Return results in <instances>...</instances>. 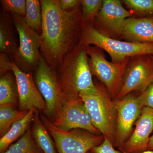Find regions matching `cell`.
I'll list each match as a JSON object with an SVG mask.
<instances>
[{
  "instance_id": "cell-4",
  "label": "cell",
  "mask_w": 153,
  "mask_h": 153,
  "mask_svg": "<svg viewBox=\"0 0 153 153\" xmlns=\"http://www.w3.org/2000/svg\"><path fill=\"white\" fill-rule=\"evenodd\" d=\"M95 90L81 94L94 126L114 146L117 110L114 100L103 85L95 83Z\"/></svg>"
},
{
  "instance_id": "cell-18",
  "label": "cell",
  "mask_w": 153,
  "mask_h": 153,
  "mask_svg": "<svg viewBox=\"0 0 153 153\" xmlns=\"http://www.w3.org/2000/svg\"><path fill=\"white\" fill-rule=\"evenodd\" d=\"M19 100L16 77L8 72L0 78V106L15 107Z\"/></svg>"
},
{
  "instance_id": "cell-20",
  "label": "cell",
  "mask_w": 153,
  "mask_h": 153,
  "mask_svg": "<svg viewBox=\"0 0 153 153\" xmlns=\"http://www.w3.org/2000/svg\"><path fill=\"white\" fill-rule=\"evenodd\" d=\"M29 111L18 110L15 107L0 106V136H4L15 123L25 117Z\"/></svg>"
},
{
  "instance_id": "cell-16",
  "label": "cell",
  "mask_w": 153,
  "mask_h": 153,
  "mask_svg": "<svg viewBox=\"0 0 153 153\" xmlns=\"http://www.w3.org/2000/svg\"><path fill=\"white\" fill-rule=\"evenodd\" d=\"M37 110L33 108L28 111L25 117L12 125L10 128L0 139V153H3L11 146L12 143L20 138L25 133L30 124L33 122L35 112Z\"/></svg>"
},
{
  "instance_id": "cell-33",
  "label": "cell",
  "mask_w": 153,
  "mask_h": 153,
  "mask_svg": "<svg viewBox=\"0 0 153 153\" xmlns=\"http://www.w3.org/2000/svg\"><path fill=\"white\" fill-rule=\"evenodd\" d=\"M152 60H153V57H152Z\"/></svg>"
},
{
  "instance_id": "cell-26",
  "label": "cell",
  "mask_w": 153,
  "mask_h": 153,
  "mask_svg": "<svg viewBox=\"0 0 153 153\" xmlns=\"http://www.w3.org/2000/svg\"><path fill=\"white\" fill-rule=\"evenodd\" d=\"M137 99L143 108H153V81Z\"/></svg>"
},
{
  "instance_id": "cell-6",
  "label": "cell",
  "mask_w": 153,
  "mask_h": 153,
  "mask_svg": "<svg viewBox=\"0 0 153 153\" xmlns=\"http://www.w3.org/2000/svg\"><path fill=\"white\" fill-rule=\"evenodd\" d=\"M34 79L46 102L44 114L52 122L67 100L61 89L57 71L49 66L42 55Z\"/></svg>"
},
{
  "instance_id": "cell-21",
  "label": "cell",
  "mask_w": 153,
  "mask_h": 153,
  "mask_svg": "<svg viewBox=\"0 0 153 153\" xmlns=\"http://www.w3.org/2000/svg\"><path fill=\"white\" fill-rule=\"evenodd\" d=\"M24 18L27 25L38 34L41 33L42 9L40 1L27 0L26 13Z\"/></svg>"
},
{
  "instance_id": "cell-3",
  "label": "cell",
  "mask_w": 153,
  "mask_h": 153,
  "mask_svg": "<svg viewBox=\"0 0 153 153\" xmlns=\"http://www.w3.org/2000/svg\"><path fill=\"white\" fill-rule=\"evenodd\" d=\"M79 43L86 47L94 45L103 49L114 63L137 55H153V43H132L110 38L100 33L93 25L85 24L82 19Z\"/></svg>"
},
{
  "instance_id": "cell-10",
  "label": "cell",
  "mask_w": 153,
  "mask_h": 153,
  "mask_svg": "<svg viewBox=\"0 0 153 153\" xmlns=\"http://www.w3.org/2000/svg\"><path fill=\"white\" fill-rule=\"evenodd\" d=\"M52 123L58 128L66 131L79 129L101 134L94 125L81 99L67 100Z\"/></svg>"
},
{
  "instance_id": "cell-32",
  "label": "cell",
  "mask_w": 153,
  "mask_h": 153,
  "mask_svg": "<svg viewBox=\"0 0 153 153\" xmlns=\"http://www.w3.org/2000/svg\"><path fill=\"white\" fill-rule=\"evenodd\" d=\"M87 153H90V151H89V152H88Z\"/></svg>"
},
{
  "instance_id": "cell-24",
  "label": "cell",
  "mask_w": 153,
  "mask_h": 153,
  "mask_svg": "<svg viewBox=\"0 0 153 153\" xmlns=\"http://www.w3.org/2000/svg\"><path fill=\"white\" fill-rule=\"evenodd\" d=\"M122 1L137 15L153 14V0H123Z\"/></svg>"
},
{
  "instance_id": "cell-22",
  "label": "cell",
  "mask_w": 153,
  "mask_h": 153,
  "mask_svg": "<svg viewBox=\"0 0 153 153\" xmlns=\"http://www.w3.org/2000/svg\"><path fill=\"white\" fill-rule=\"evenodd\" d=\"M3 153H44L36 144L30 128L19 139Z\"/></svg>"
},
{
  "instance_id": "cell-7",
  "label": "cell",
  "mask_w": 153,
  "mask_h": 153,
  "mask_svg": "<svg viewBox=\"0 0 153 153\" xmlns=\"http://www.w3.org/2000/svg\"><path fill=\"white\" fill-rule=\"evenodd\" d=\"M86 52L90 57L88 62L92 75L103 83L111 98L115 99L121 88L124 74L130 57L122 62L114 63L107 60L101 49L96 46L86 47Z\"/></svg>"
},
{
  "instance_id": "cell-29",
  "label": "cell",
  "mask_w": 153,
  "mask_h": 153,
  "mask_svg": "<svg viewBox=\"0 0 153 153\" xmlns=\"http://www.w3.org/2000/svg\"><path fill=\"white\" fill-rule=\"evenodd\" d=\"M11 62L7 54L0 53V74L2 76L9 71H12Z\"/></svg>"
},
{
  "instance_id": "cell-8",
  "label": "cell",
  "mask_w": 153,
  "mask_h": 153,
  "mask_svg": "<svg viewBox=\"0 0 153 153\" xmlns=\"http://www.w3.org/2000/svg\"><path fill=\"white\" fill-rule=\"evenodd\" d=\"M11 15L19 37V48L12 59L22 71L33 72L36 70L41 55L40 35L27 25L24 18L13 13Z\"/></svg>"
},
{
  "instance_id": "cell-25",
  "label": "cell",
  "mask_w": 153,
  "mask_h": 153,
  "mask_svg": "<svg viewBox=\"0 0 153 153\" xmlns=\"http://www.w3.org/2000/svg\"><path fill=\"white\" fill-rule=\"evenodd\" d=\"M27 0H1L4 13H15L22 18L25 16Z\"/></svg>"
},
{
  "instance_id": "cell-27",
  "label": "cell",
  "mask_w": 153,
  "mask_h": 153,
  "mask_svg": "<svg viewBox=\"0 0 153 153\" xmlns=\"http://www.w3.org/2000/svg\"><path fill=\"white\" fill-rule=\"evenodd\" d=\"M109 140L105 138L101 144L91 149L90 153H123L116 150Z\"/></svg>"
},
{
  "instance_id": "cell-15",
  "label": "cell",
  "mask_w": 153,
  "mask_h": 153,
  "mask_svg": "<svg viewBox=\"0 0 153 153\" xmlns=\"http://www.w3.org/2000/svg\"><path fill=\"white\" fill-rule=\"evenodd\" d=\"M121 37L127 42L153 43V16L126 19L122 29Z\"/></svg>"
},
{
  "instance_id": "cell-17",
  "label": "cell",
  "mask_w": 153,
  "mask_h": 153,
  "mask_svg": "<svg viewBox=\"0 0 153 153\" xmlns=\"http://www.w3.org/2000/svg\"><path fill=\"white\" fill-rule=\"evenodd\" d=\"M40 111L36 110L31 129L33 138L44 153H57L55 143L40 118Z\"/></svg>"
},
{
  "instance_id": "cell-31",
  "label": "cell",
  "mask_w": 153,
  "mask_h": 153,
  "mask_svg": "<svg viewBox=\"0 0 153 153\" xmlns=\"http://www.w3.org/2000/svg\"><path fill=\"white\" fill-rule=\"evenodd\" d=\"M123 153H128L126 152H123ZM137 153H153V150H147L144 152H142Z\"/></svg>"
},
{
  "instance_id": "cell-28",
  "label": "cell",
  "mask_w": 153,
  "mask_h": 153,
  "mask_svg": "<svg viewBox=\"0 0 153 153\" xmlns=\"http://www.w3.org/2000/svg\"><path fill=\"white\" fill-rule=\"evenodd\" d=\"M61 10L66 12H70L78 8L80 6L79 0H58Z\"/></svg>"
},
{
  "instance_id": "cell-30",
  "label": "cell",
  "mask_w": 153,
  "mask_h": 153,
  "mask_svg": "<svg viewBox=\"0 0 153 153\" xmlns=\"http://www.w3.org/2000/svg\"><path fill=\"white\" fill-rule=\"evenodd\" d=\"M148 150H153V135L151 136L150 138L149 143Z\"/></svg>"
},
{
  "instance_id": "cell-5",
  "label": "cell",
  "mask_w": 153,
  "mask_h": 153,
  "mask_svg": "<svg viewBox=\"0 0 153 153\" xmlns=\"http://www.w3.org/2000/svg\"><path fill=\"white\" fill-rule=\"evenodd\" d=\"M40 118L54 140L58 153H87L101 144L105 137L84 130H63L55 126L42 113Z\"/></svg>"
},
{
  "instance_id": "cell-14",
  "label": "cell",
  "mask_w": 153,
  "mask_h": 153,
  "mask_svg": "<svg viewBox=\"0 0 153 153\" xmlns=\"http://www.w3.org/2000/svg\"><path fill=\"white\" fill-rule=\"evenodd\" d=\"M153 131V108L143 107L128 139L120 149L123 152L137 153L148 150Z\"/></svg>"
},
{
  "instance_id": "cell-1",
  "label": "cell",
  "mask_w": 153,
  "mask_h": 153,
  "mask_svg": "<svg viewBox=\"0 0 153 153\" xmlns=\"http://www.w3.org/2000/svg\"><path fill=\"white\" fill-rule=\"evenodd\" d=\"M42 23L40 50L46 62L56 71L64 56L79 44L81 13L60 8L58 0H41Z\"/></svg>"
},
{
  "instance_id": "cell-12",
  "label": "cell",
  "mask_w": 153,
  "mask_h": 153,
  "mask_svg": "<svg viewBox=\"0 0 153 153\" xmlns=\"http://www.w3.org/2000/svg\"><path fill=\"white\" fill-rule=\"evenodd\" d=\"M133 17V14L124 9L120 1L104 0L93 26L105 36L115 39L121 37L122 29L126 19Z\"/></svg>"
},
{
  "instance_id": "cell-19",
  "label": "cell",
  "mask_w": 153,
  "mask_h": 153,
  "mask_svg": "<svg viewBox=\"0 0 153 153\" xmlns=\"http://www.w3.org/2000/svg\"><path fill=\"white\" fill-rule=\"evenodd\" d=\"M19 46L15 41L11 27V20L9 14L4 13L0 18V52L13 55Z\"/></svg>"
},
{
  "instance_id": "cell-23",
  "label": "cell",
  "mask_w": 153,
  "mask_h": 153,
  "mask_svg": "<svg viewBox=\"0 0 153 153\" xmlns=\"http://www.w3.org/2000/svg\"><path fill=\"white\" fill-rule=\"evenodd\" d=\"M102 0H81V17L82 21L88 25H93L97 14L101 9Z\"/></svg>"
},
{
  "instance_id": "cell-11",
  "label": "cell",
  "mask_w": 153,
  "mask_h": 153,
  "mask_svg": "<svg viewBox=\"0 0 153 153\" xmlns=\"http://www.w3.org/2000/svg\"><path fill=\"white\" fill-rule=\"evenodd\" d=\"M114 102L117 110L114 146L120 149L132 133L134 124L140 116L143 107L137 97L130 94Z\"/></svg>"
},
{
  "instance_id": "cell-2",
  "label": "cell",
  "mask_w": 153,
  "mask_h": 153,
  "mask_svg": "<svg viewBox=\"0 0 153 153\" xmlns=\"http://www.w3.org/2000/svg\"><path fill=\"white\" fill-rule=\"evenodd\" d=\"M86 47L77 44L64 56L57 72L63 94L68 100L81 99L82 93L95 90Z\"/></svg>"
},
{
  "instance_id": "cell-9",
  "label": "cell",
  "mask_w": 153,
  "mask_h": 153,
  "mask_svg": "<svg viewBox=\"0 0 153 153\" xmlns=\"http://www.w3.org/2000/svg\"><path fill=\"white\" fill-rule=\"evenodd\" d=\"M148 55L130 57L124 74L119 93L114 100H119L133 91L143 92L153 81V60Z\"/></svg>"
},
{
  "instance_id": "cell-13",
  "label": "cell",
  "mask_w": 153,
  "mask_h": 153,
  "mask_svg": "<svg viewBox=\"0 0 153 153\" xmlns=\"http://www.w3.org/2000/svg\"><path fill=\"white\" fill-rule=\"evenodd\" d=\"M11 59L12 71L16 77L18 88L19 110L29 111L35 108L43 112L46 109V102L36 86L32 72L22 71Z\"/></svg>"
}]
</instances>
